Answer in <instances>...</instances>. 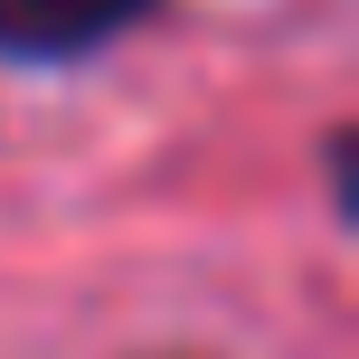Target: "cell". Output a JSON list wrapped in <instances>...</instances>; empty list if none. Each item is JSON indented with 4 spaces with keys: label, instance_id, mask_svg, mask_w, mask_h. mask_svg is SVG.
Instances as JSON below:
<instances>
[{
    "label": "cell",
    "instance_id": "1",
    "mask_svg": "<svg viewBox=\"0 0 359 359\" xmlns=\"http://www.w3.org/2000/svg\"><path fill=\"white\" fill-rule=\"evenodd\" d=\"M151 0H0V57L29 67H76V57L114 48Z\"/></svg>",
    "mask_w": 359,
    "mask_h": 359
}]
</instances>
